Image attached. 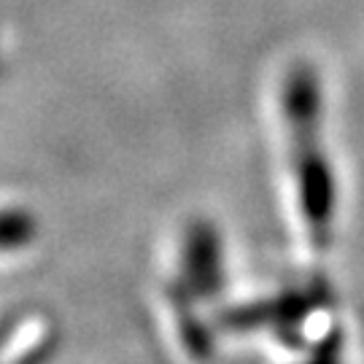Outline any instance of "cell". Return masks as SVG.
Returning a JSON list of instances; mask_svg holds the SVG:
<instances>
[{
    "mask_svg": "<svg viewBox=\"0 0 364 364\" xmlns=\"http://www.w3.org/2000/svg\"><path fill=\"white\" fill-rule=\"evenodd\" d=\"M224 240L219 227L208 219L186 224L178 251V287L186 289L197 302L216 297L224 287Z\"/></svg>",
    "mask_w": 364,
    "mask_h": 364,
    "instance_id": "7a4b0ae2",
    "label": "cell"
},
{
    "mask_svg": "<svg viewBox=\"0 0 364 364\" xmlns=\"http://www.w3.org/2000/svg\"><path fill=\"white\" fill-rule=\"evenodd\" d=\"M326 299L324 289H287L275 297H262L248 305H235L221 313V326L232 332H257V329H275L291 335L294 326L311 321L321 311Z\"/></svg>",
    "mask_w": 364,
    "mask_h": 364,
    "instance_id": "3957f363",
    "label": "cell"
},
{
    "mask_svg": "<svg viewBox=\"0 0 364 364\" xmlns=\"http://www.w3.org/2000/svg\"><path fill=\"white\" fill-rule=\"evenodd\" d=\"M281 119L299 219L308 243L316 251H326L335 240L338 178L324 138V87L318 70L308 63L291 68L281 84Z\"/></svg>",
    "mask_w": 364,
    "mask_h": 364,
    "instance_id": "6da1fadb",
    "label": "cell"
},
{
    "mask_svg": "<svg viewBox=\"0 0 364 364\" xmlns=\"http://www.w3.org/2000/svg\"><path fill=\"white\" fill-rule=\"evenodd\" d=\"M195 302L197 299L181 289L178 284L170 289V308H173V318L178 324V335H181L183 348L189 351V356H210L213 353V340H210V332L205 329V324L197 318L195 313Z\"/></svg>",
    "mask_w": 364,
    "mask_h": 364,
    "instance_id": "277c9868",
    "label": "cell"
}]
</instances>
